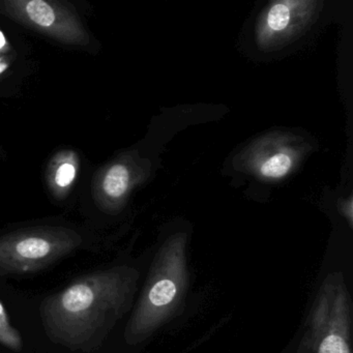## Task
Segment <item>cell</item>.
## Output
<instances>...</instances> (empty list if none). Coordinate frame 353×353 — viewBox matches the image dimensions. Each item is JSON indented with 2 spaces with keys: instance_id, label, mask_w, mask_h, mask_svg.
<instances>
[{
  "instance_id": "cell-1",
  "label": "cell",
  "mask_w": 353,
  "mask_h": 353,
  "mask_svg": "<svg viewBox=\"0 0 353 353\" xmlns=\"http://www.w3.org/2000/svg\"><path fill=\"white\" fill-rule=\"evenodd\" d=\"M138 281L135 268L115 266L80 276L49 295L40 305L47 336L70 350H97L131 307Z\"/></svg>"
},
{
  "instance_id": "cell-2",
  "label": "cell",
  "mask_w": 353,
  "mask_h": 353,
  "mask_svg": "<svg viewBox=\"0 0 353 353\" xmlns=\"http://www.w3.org/2000/svg\"><path fill=\"white\" fill-rule=\"evenodd\" d=\"M187 236L175 234L160 248L150 266L139 301L125 328L128 344L150 338L174 316L189 288Z\"/></svg>"
},
{
  "instance_id": "cell-3",
  "label": "cell",
  "mask_w": 353,
  "mask_h": 353,
  "mask_svg": "<svg viewBox=\"0 0 353 353\" xmlns=\"http://www.w3.org/2000/svg\"><path fill=\"white\" fill-rule=\"evenodd\" d=\"M352 307L342 272L322 283L305 323L297 353H351Z\"/></svg>"
},
{
  "instance_id": "cell-4",
  "label": "cell",
  "mask_w": 353,
  "mask_h": 353,
  "mask_svg": "<svg viewBox=\"0 0 353 353\" xmlns=\"http://www.w3.org/2000/svg\"><path fill=\"white\" fill-rule=\"evenodd\" d=\"M69 232L42 231L0 239V276L32 274L48 268L79 245Z\"/></svg>"
},
{
  "instance_id": "cell-5",
  "label": "cell",
  "mask_w": 353,
  "mask_h": 353,
  "mask_svg": "<svg viewBox=\"0 0 353 353\" xmlns=\"http://www.w3.org/2000/svg\"><path fill=\"white\" fill-rule=\"evenodd\" d=\"M130 183V173L123 165H114L109 169L103 181L105 193L111 198L123 197Z\"/></svg>"
},
{
  "instance_id": "cell-6",
  "label": "cell",
  "mask_w": 353,
  "mask_h": 353,
  "mask_svg": "<svg viewBox=\"0 0 353 353\" xmlns=\"http://www.w3.org/2000/svg\"><path fill=\"white\" fill-rule=\"evenodd\" d=\"M0 344L13 351H21L23 340L21 334L11 323L9 314L0 301Z\"/></svg>"
},
{
  "instance_id": "cell-7",
  "label": "cell",
  "mask_w": 353,
  "mask_h": 353,
  "mask_svg": "<svg viewBox=\"0 0 353 353\" xmlns=\"http://www.w3.org/2000/svg\"><path fill=\"white\" fill-rule=\"evenodd\" d=\"M292 165L293 160L289 154L278 152L262 163L260 171L263 176L268 179H281L290 171Z\"/></svg>"
},
{
  "instance_id": "cell-8",
  "label": "cell",
  "mask_w": 353,
  "mask_h": 353,
  "mask_svg": "<svg viewBox=\"0 0 353 353\" xmlns=\"http://www.w3.org/2000/svg\"><path fill=\"white\" fill-rule=\"evenodd\" d=\"M26 11L28 18L42 28H50L54 23V10L46 1L32 0L26 3Z\"/></svg>"
},
{
  "instance_id": "cell-9",
  "label": "cell",
  "mask_w": 353,
  "mask_h": 353,
  "mask_svg": "<svg viewBox=\"0 0 353 353\" xmlns=\"http://www.w3.org/2000/svg\"><path fill=\"white\" fill-rule=\"evenodd\" d=\"M291 20L289 3H276L272 6L268 14V26L272 32H283L288 28Z\"/></svg>"
},
{
  "instance_id": "cell-10",
  "label": "cell",
  "mask_w": 353,
  "mask_h": 353,
  "mask_svg": "<svg viewBox=\"0 0 353 353\" xmlns=\"http://www.w3.org/2000/svg\"><path fill=\"white\" fill-rule=\"evenodd\" d=\"M75 167L72 164H63L57 170L55 175V181L61 188L68 187L71 185L72 181L75 179Z\"/></svg>"
},
{
  "instance_id": "cell-11",
  "label": "cell",
  "mask_w": 353,
  "mask_h": 353,
  "mask_svg": "<svg viewBox=\"0 0 353 353\" xmlns=\"http://www.w3.org/2000/svg\"><path fill=\"white\" fill-rule=\"evenodd\" d=\"M6 43H7V41H6L5 36H3V32H0V50L6 46Z\"/></svg>"
},
{
  "instance_id": "cell-12",
  "label": "cell",
  "mask_w": 353,
  "mask_h": 353,
  "mask_svg": "<svg viewBox=\"0 0 353 353\" xmlns=\"http://www.w3.org/2000/svg\"><path fill=\"white\" fill-rule=\"evenodd\" d=\"M8 65L3 61H0V74L3 73L5 70H7Z\"/></svg>"
}]
</instances>
